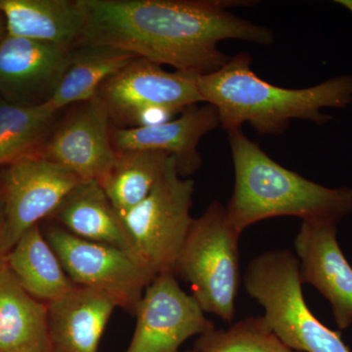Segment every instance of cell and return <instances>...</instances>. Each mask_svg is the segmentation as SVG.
Instances as JSON below:
<instances>
[{
	"label": "cell",
	"mask_w": 352,
	"mask_h": 352,
	"mask_svg": "<svg viewBox=\"0 0 352 352\" xmlns=\"http://www.w3.org/2000/svg\"><path fill=\"white\" fill-rule=\"evenodd\" d=\"M7 36L6 22L3 14L0 11V43Z\"/></svg>",
	"instance_id": "25"
},
{
	"label": "cell",
	"mask_w": 352,
	"mask_h": 352,
	"mask_svg": "<svg viewBox=\"0 0 352 352\" xmlns=\"http://www.w3.org/2000/svg\"><path fill=\"white\" fill-rule=\"evenodd\" d=\"M136 327L126 352H180L190 338L214 329L192 295L173 273L157 275L135 312Z\"/></svg>",
	"instance_id": "10"
},
{
	"label": "cell",
	"mask_w": 352,
	"mask_h": 352,
	"mask_svg": "<svg viewBox=\"0 0 352 352\" xmlns=\"http://www.w3.org/2000/svg\"><path fill=\"white\" fill-rule=\"evenodd\" d=\"M56 113L47 103L20 105L0 97V168L38 152Z\"/></svg>",
	"instance_id": "22"
},
{
	"label": "cell",
	"mask_w": 352,
	"mask_h": 352,
	"mask_svg": "<svg viewBox=\"0 0 352 352\" xmlns=\"http://www.w3.org/2000/svg\"><path fill=\"white\" fill-rule=\"evenodd\" d=\"M302 284L315 287L332 307L340 329L352 324V267L338 242L337 224L302 221L295 240Z\"/></svg>",
	"instance_id": "13"
},
{
	"label": "cell",
	"mask_w": 352,
	"mask_h": 352,
	"mask_svg": "<svg viewBox=\"0 0 352 352\" xmlns=\"http://www.w3.org/2000/svg\"><path fill=\"white\" fill-rule=\"evenodd\" d=\"M235 182L226 207L234 228L273 217L338 224L352 212V188H329L271 159L242 129L228 131Z\"/></svg>",
	"instance_id": "3"
},
{
	"label": "cell",
	"mask_w": 352,
	"mask_h": 352,
	"mask_svg": "<svg viewBox=\"0 0 352 352\" xmlns=\"http://www.w3.org/2000/svg\"><path fill=\"white\" fill-rule=\"evenodd\" d=\"M201 103L214 106L220 126L227 132L250 126L261 134L281 135L293 120L324 124L332 120L326 108L344 109L352 103V75L335 76L307 88H284L259 78L252 57L240 52L219 71L199 76Z\"/></svg>",
	"instance_id": "2"
},
{
	"label": "cell",
	"mask_w": 352,
	"mask_h": 352,
	"mask_svg": "<svg viewBox=\"0 0 352 352\" xmlns=\"http://www.w3.org/2000/svg\"><path fill=\"white\" fill-rule=\"evenodd\" d=\"M135 55L110 45L82 44L72 50L68 68L54 94L46 102L54 112L73 104H82L96 96L109 78L133 61Z\"/></svg>",
	"instance_id": "20"
},
{
	"label": "cell",
	"mask_w": 352,
	"mask_h": 352,
	"mask_svg": "<svg viewBox=\"0 0 352 352\" xmlns=\"http://www.w3.org/2000/svg\"><path fill=\"white\" fill-rule=\"evenodd\" d=\"M43 234L76 286L99 292L116 307L135 314L155 277L133 252L82 239L59 226Z\"/></svg>",
	"instance_id": "7"
},
{
	"label": "cell",
	"mask_w": 352,
	"mask_h": 352,
	"mask_svg": "<svg viewBox=\"0 0 352 352\" xmlns=\"http://www.w3.org/2000/svg\"><path fill=\"white\" fill-rule=\"evenodd\" d=\"M50 219L76 237L133 252L117 210L94 180L72 190Z\"/></svg>",
	"instance_id": "18"
},
{
	"label": "cell",
	"mask_w": 352,
	"mask_h": 352,
	"mask_svg": "<svg viewBox=\"0 0 352 352\" xmlns=\"http://www.w3.org/2000/svg\"><path fill=\"white\" fill-rule=\"evenodd\" d=\"M110 122L105 106L95 96L67 116L38 152L73 171L82 182L101 184L116 156Z\"/></svg>",
	"instance_id": "11"
},
{
	"label": "cell",
	"mask_w": 352,
	"mask_h": 352,
	"mask_svg": "<svg viewBox=\"0 0 352 352\" xmlns=\"http://www.w3.org/2000/svg\"><path fill=\"white\" fill-rule=\"evenodd\" d=\"M219 126L217 109L210 104H196L187 108L178 119L157 126L116 129L111 138L116 151L144 150L175 157L178 173L187 178L203 163L198 151L201 139Z\"/></svg>",
	"instance_id": "14"
},
{
	"label": "cell",
	"mask_w": 352,
	"mask_h": 352,
	"mask_svg": "<svg viewBox=\"0 0 352 352\" xmlns=\"http://www.w3.org/2000/svg\"><path fill=\"white\" fill-rule=\"evenodd\" d=\"M199 76L168 72L162 65L143 58L109 78L97 92L109 117L119 129H126L133 116L143 109L168 108L182 113L201 103Z\"/></svg>",
	"instance_id": "9"
},
{
	"label": "cell",
	"mask_w": 352,
	"mask_h": 352,
	"mask_svg": "<svg viewBox=\"0 0 352 352\" xmlns=\"http://www.w3.org/2000/svg\"><path fill=\"white\" fill-rule=\"evenodd\" d=\"M73 48L7 34L0 43V97L25 106L50 101Z\"/></svg>",
	"instance_id": "12"
},
{
	"label": "cell",
	"mask_w": 352,
	"mask_h": 352,
	"mask_svg": "<svg viewBox=\"0 0 352 352\" xmlns=\"http://www.w3.org/2000/svg\"><path fill=\"white\" fill-rule=\"evenodd\" d=\"M0 168V206L7 254L23 234L52 217L69 192L82 180L39 152Z\"/></svg>",
	"instance_id": "8"
},
{
	"label": "cell",
	"mask_w": 352,
	"mask_h": 352,
	"mask_svg": "<svg viewBox=\"0 0 352 352\" xmlns=\"http://www.w3.org/2000/svg\"><path fill=\"white\" fill-rule=\"evenodd\" d=\"M188 352H298L287 346L266 325L263 316L247 317L228 329L199 336Z\"/></svg>",
	"instance_id": "23"
},
{
	"label": "cell",
	"mask_w": 352,
	"mask_h": 352,
	"mask_svg": "<svg viewBox=\"0 0 352 352\" xmlns=\"http://www.w3.org/2000/svg\"><path fill=\"white\" fill-rule=\"evenodd\" d=\"M6 226H4L3 214L0 206V265L6 261Z\"/></svg>",
	"instance_id": "24"
},
{
	"label": "cell",
	"mask_w": 352,
	"mask_h": 352,
	"mask_svg": "<svg viewBox=\"0 0 352 352\" xmlns=\"http://www.w3.org/2000/svg\"><path fill=\"white\" fill-rule=\"evenodd\" d=\"M226 207L212 201L194 219L175 270L191 287L192 296L205 314L231 323L239 289V239Z\"/></svg>",
	"instance_id": "5"
},
{
	"label": "cell",
	"mask_w": 352,
	"mask_h": 352,
	"mask_svg": "<svg viewBox=\"0 0 352 352\" xmlns=\"http://www.w3.org/2000/svg\"><path fill=\"white\" fill-rule=\"evenodd\" d=\"M51 352H98L116 305L85 287L75 286L46 303Z\"/></svg>",
	"instance_id": "15"
},
{
	"label": "cell",
	"mask_w": 352,
	"mask_h": 352,
	"mask_svg": "<svg viewBox=\"0 0 352 352\" xmlns=\"http://www.w3.org/2000/svg\"><path fill=\"white\" fill-rule=\"evenodd\" d=\"M0 352H51L47 305L0 265Z\"/></svg>",
	"instance_id": "16"
},
{
	"label": "cell",
	"mask_w": 352,
	"mask_h": 352,
	"mask_svg": "<svg viewBox=\"0 0 352 352\" xmlns=\"http://www.w3.org/2000/svg\"><path fill=\"white\" fill-rule=\"evenodd\" d=\"M83 18L78 45H110L175 71L205 76L230 56L226 39L270 45L274 34L229 12L252 1L222 0H76Z\"/></svg>",
	"instance_id": "1"
},
{
	"label": "cell",
	"mask_w": 352,
	"mask_h": 352,
	"mask_svg": "<svg viewBox=\"0 0 352 352\" xmlns=\"http://www.w3.org/2000/svg\"><path fill=\"white\" fill-rule=\"evenodd\" d=\"M170 159V156L162 152L116 151L112 166L100 185L119 217L144 200Z\"/></svg>",
	"instance_id": "21"
},
{
	"label": "cell",
	"mask_w": 352,
	"mask_h": 352,
	"mask_svg": "<svg viewBox=\"0 0 352 352\" xmlns=\"http://www.w3.org/2000/svg\"><path fill=\"white\" fill-rule=\"evenodd\" d=\"M244 286L264 309L267 327L298 352H351L340 333L321 323L303 298L300 263L288 250L258 254L245 268Z\"/></svg>",
	"instance_id": "4"
},
{
	"label": "cell",
	"mask_w": 352,
	"mask_h": 352,
	"mask_svg": "<svg viewBox=\"0 0 352 352\" xmlns=\"http://www.w3.org/2000/svg\"><path fill=\"white\" fill-rule=\"evenodd\" d=\"M336 2L340 4V6L346 7V8L349 9L352 13V0H338V1Z\"/></svg>",
	"instance_id": "26"
},
{
	"label": "cell",
	"mask_w": 352,
	"mask_h": 352,
	"mask_svg": "<svg viewBox=\"0 0 352 352\" xmlns=\"http://www.w3.org/2000/svg\"><path fill=\"white\" fill-rule=\"evenodd\" d=\"M4 263L25 291L44 303L56 300L76 286L39 226L23 234Z\"/></svg>",
	"instance_id": "19"
},
{
	"label": "cell",
	"mask_w": 352,
	"mask_h": 352,
	"mask_svg": "<svg viewBox=\"0 0 352 352\" xmlns=\"http://www.w3.org/2000/svg\"><path fill=\"white\" fill-rule=\"evenodd\" d=\"M195 183L182 177L170 157L168 166L144 200L120 217L134 254L154 277L175 274L194 219Z\"/></svg>",
	"instance_id": "6"
},
{
	"label": "cell",
	"mask_w": 352,
	"mask_h": 352,
	"mask_svg": "<svg viewBox=\"0 0 352 352\" xmlns=\"http://www.w3.org/2000/svg\"><path fill=\"white\" fill-rule=\"evenodd\" d=\"M7 34L75 47L82 36L83 18L72 0H0Z\"/></svg>",
	"instance_id": "17"
}]
</instances>
